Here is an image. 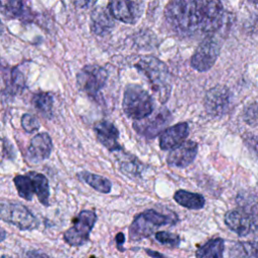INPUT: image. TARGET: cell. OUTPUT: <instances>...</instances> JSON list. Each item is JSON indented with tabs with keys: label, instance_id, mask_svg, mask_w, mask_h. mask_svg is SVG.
<instances>
[{
	"label": "cell",
	"instance_id": "obj_37",
	"mask_svg": "<svg viewBox=\"0 0 258 258\" xmlns=\"http://www.w3.org/2000/svg\"><path fill=\"white\" fill-rule=\"evenodd\" d=\"M3 30V26H2V24H1V22H0V32Z\"/></svg>",
	"mask_w": 258,
	"mask_h": 258
},
{
	"label": "cell",
	"instance_id": "obj_27",
	"mask_svg": "<svg viewBox=\"0 0 258 258\" xmlns=\"http://www.w3.org/2000/svg\"><path fill=\"white\" fill-rule=\"evenodd\" d=\"M0 12L7 18H17L23 13L21 0H0Z\"/></svg>",
	"mask_w": 258,
	"mask_h": 258
},
{
	"label": "cell",
	"instance_id": "obj_20",
	"mask_svg": "<svg viewBox=\"0 0 258 258\" xmlns=\"http://www.w3.org/2000/svg\"><path fill=\"white\" fill-rule=\"evenodd\" d=\"M225 243L222 238H214L196 251L197 258H224Z\"/></svg>",
	"mask_w": 258,
	"mask_h": 258
},
{
	"label": "cell",
	"instance_id": "obj_18",
	"mask_svg": "<svg viewBox=\"0 0 258 258\" xmlns=\"http://www.w3.org/2000/svg\"><path fill=\"white\" fill-rule=\"evenodd\" d=\"M114 27L113 15L109 9L98 7L92 12L91 29L98 35H105L109 33Z\"/></svg>",
	"mask_w": 258,
	"mask_h": 258
},
{
	"label": "cell",
	"instance_id": "obj_22",
	"mask_svg": "<svg viewBox=\"0 0 258 258\" xmlns=\"http://www.w3.org/2000/svg\"><path fill=\"white\" fill-rule=\"evenodd\" d=\"M173 199L180 206L191 210L202 209L205 205V198L202 195L186 191L183 189L177 190L174 194Z\"/></svg>",
	"mask_w": 258,
	"mask_h": 258
},
{
	"label": "cell",
	"instance_id": "obj_16",
	"mask_svg": "<svg viewBox=\"0 0 258 258\" xmlns=\"http://www.w3.org/2000/svg\"><path fill=\"white\" fill-rule=\"evenodd\" d=\"M94 131L96 133L98 141L108 150H121V146L118 143L119 131L113 125V123L109 121L98 122L94 126Z\"/></svg>",
	"mask_w": 258,
	"mask_h": 258
},
{
	"label": "cell",
	"instance_id": "obj_9",
	"mask_svg": "<svg viewBox=\"0 0 258 258\" xmlns=\"http://www.w3.org/2000/svg\"><path fill=\"white\" fill-rule=\"evenodd\" d=\"M225 223L239 236L258 233V217L246 211H229L225 215Z\"/></svg>",
	"mask_w": 258,
	"mask_h": 258
},
{
	"label": "cell",
	"instance_id": "obj_13",
	"mask_svg": "<svg viewBox=\"0 0 258 258\" xmlns=\"http://www.w3.org/2000/svg\"><path fill=\"white\" fill-rule=\"evenodd\" d=\"M231 105V94L225 87H215L211 89L205 98V107L207 112L213 117L225 115Z\"/></svg>",
	"mask_w": 258,
	"mask_h": 258
},
{
	"label": "cell",
	"instance_id": "obj_15",
	"mask_svg": "<svg viewBox=\"0 0 258 258\" xmlns=\"http://www.w3.org/2000/svg\"><path fill=\"white\" fill-rule=\"evenodd\" d=\"M52 150V141L46 132L34 135L27 147V157L32 162H40L49 157Z\"/></svg>",
	"mask_w": 258,
	"mask_h": 258
},
{
	"label": "cell",
	"instance_id": "obj_32",
	"mask_svg": "<svg viewBox=\"0 0 258 258\" xmlns=\"http://www.w3.org/2000/svg\"><path fill=\"white\" fill-rule=\"evenodd\" d=\"M74 2L79 8H90L97 2V0H74Z\"/></svg>",
	"mask_w": 258,
	"mask_h": 258
},
{
	"label": "cell",
	"instance_id": "obj_12",
	"mask_svg": "<svg viewBox=\"0 0 258 258\" xmlns=\"http://www.w3.org/2000/svg\"><path fill=\"white\" fill-rule=\"evenodd\" d=\"M218 42L213 38L205 39L197 48L191 57V66L199 72L210 70L219 55Z\"/></svg>",
	"mask_w": 258,
	"mask_h": 258
},
{
	"label": "cell",
	"instance_id": "obj_4",
	"mask_svg": "<svg viewBox=\"0 0 258 258\" xmlns=\"http://www.w3.org/2000/svg\"><path fill=\"white\" fill-rule=\"evenodd\" d=\"M122 107L127 117L140 120L152 114L153 101L150 95L141 87L129 85L124 92Z\"/></svg>",
	"mask_w": 258,
	"mask_h": 258
},
{
	"label": "cell",
	"instance_id": "obj_33",
	"mask_svg": "<svg viewBox=\"0 0 258 258\" xmlns=\"http://www.w3.org/2000/svg\"><path fill=\"white\" fill-rule=\"evenodd\" d=\"M27 258H50L47 254L38 251V250H31L26 253Z\"/></svg>",
	"mask_w": 258,
	"mask_h": 258
},
{
	"label": "cell",
	"instance_id": "obj_28",
	"mask_svg": "<svg viewBox=\"0 0 258 258\" xmlns=\"http://www.w3.org/2000/svg\"><path fill=\"white\" fill-rule=\"evenodd\" d=\"M120 168L124 174H139L142 170V163L135 158V156H129V160L123 158V161L120 162Z\"/></svg>",
	"mask_w": 258,
	"mask_h": 258
},
{
	"label": "cell",
	"instance_id": "obj_36",
	"mask_svg": "<svg viewBox=\"0 0 258 258\" xmlns=\"http://www.w3.org/2000/svg\"><path fill=\"white\" fill-rule=\"evenodd\" d=\"M6 237V232L0 227V242H2Z\"/></svg>",
	"mask_w": 258,
	"mask_h": 258
},
{
	"label": "cell",
	"instance_id": "obj_14",
	"mask_svg": "<svg viewBox=\"0 0 258 258\" xmlns=\"http://www.w3.org/2000/svg\"><path fill=\"white\" fill-rule=\"evenodd\" d=\"M198 153V144L194 141H184L172 148L167 155V163L170 166L185 167L190 164Z\"/></svg>",
	"mask_w": 258,
	"mask_h": 258
},
{
	"label": "cell",
	"instance_id": "obj_31",
	"mask_svg": "<svg viewBox=\"0 0 258 258\" xmlns=\"http://www.w3.org/2000/svg\"><path fill=\"white\" fill-rule=\"evenodd\" d=\"M21 126L24 131L28 133H32L39 129V122L33 115L24 114L21 117Z\"/></svg>",
	"mask_w": 258,
	"mask_h": 258
},
{
	"label": "cell",
	"instance_id": "obj_2",
	"mask_svg": "<svg viewBox=\"0 0 258 258\" xmlns=\"http://www.w3.org/2000/svg\"><path fill=\"white\" fill-rule=\"evenodd\" d=\"M136 68L147 78L151 89L158 95L161 102H165L169 96V73L166 66L153 56L141 58Z\"/></svg>",
	"mask_w": 258,
	"mask_h": 258
},
{
	"label": "cell",
	"instance_id": "obj_38",
	"mask_svg": "<svg viewBox=\"0 0 258 258\" xmlns=\"http://www.w3.org/2000/svg\"><path fill=\"white\" fill-rule=\"evenodd\" d=\"M249 1H251L253 3H258V0H249Z\"/></svg>",
	"mask_w": 258,
	"mask_h": 258
},
{
	"label": "cell",
	"instance_id": "obj_3",
	"mask_svg": "<svg viewBox=\"0 0 258 258\" xmlns=\"http://www.w3.org/2000/svg\"><path fill=\"white\" fill-rule=\"evenodd\" d=\"M174 215H164L155 210H146L137 215L129 227V237L138 241L149 237L157 228L176 222Z\"/></svg>",
	"mask_w": 258,
	"mask_h": 258
},
{
	"label": "cell",
	"instance_id": "obj_17",
	"mask_svg": "<svg viewBox=\"0 0 258 258\" xmlns=\"http://www.w3.org/2000/svg\"><path fill=\"white\" fill-rule=\"evenodd\" d=\"M188 135V125L185 122L178 123L163 130L159 137V146L162 150L172 149L183 142Z\"/></svg>",
	"mask_w": 258,
	"mask_h": 258
},
{
	"label": "cell",
	"instance_id": "obj_10",
	"mask_svg": "<svg viewBox=\"0 0 258 258\" xmlns=\"http://www.w3.org/2000/svg\"><path fill=\"white\" fill-rule=\"evenodd\" d=\"M150 115L133 123L135 131L146 138H153L161 133L163 128L171 120V115L166 109H160L153 116Z\"/></svg>",
	"mask_w": 258,
	"mask_h": 258
},
{
	"label": "cell",
	"instance_id": "obj_1",
	"mask_svg": "<svg viewBox=\"0 0 258 258\" xmlns=\"http://www.w3.org/2000/svg\"><path fill=\"white\" fill-rule=\"evenodd\" d=\"M168 23L181 33H191L198 27L196 0H172L165 9Z\"/></svg>",
	"mask_w": 258,
	"mask_h": 258
},
{
	"label": "cell",
	"instance_id": "obj_24",
	"mask_svg": "<svg viewBox=\"0 0 258 258\" xmlns=\"http://www.w3.org/2000/svg\"><path fill=\"white\" fill-rule=\"evenodd\" d=\"M3 79L6 85V91L11 95L20 93L24 88V78L17 69H9L8 72L5 69Z\"/></svg>",
	"mask_w": 258,
	"mask_h": 258
},
{
	"label": "cell",
	"instance_id": "obj_19",
	"mask_svg": "<svg viewBox=\"0 0 258 258\" xmlns=\"http://www.w3.org/2000/svg\"><path fill=\"white\" fill-rule=\"evenodd\" d=\"M230 253L233 258H258V233L251 241L235 243Z\"/></svg>",
	"mask_w": 258,
	"mask_h": 258
},
{
	"label": "cell",
	"instance_id": "obj_29",
	"mask_svg": "<svg viewBox=\"0 0 258 258\" xmlns=\"http://www.w3.org/2000/svg\"><path fill=\"white\" fill-rule=\"evenodd\" d=\"M155 239L163 244V245H168L170 247H177L179 245V237L175 234L165 232V231H160L155 234Z\"/></svg>",
	"mask_w": 258,
	"mask_h": 258
},
{
	"label": "cell",
	"instance_id": "obj_5",
	"mask_svg": "<svg viewBox=\"0 0 258 258\" xmlns=\"http://www.w3.org/2000/svg\"><path fill=\"white\" fill-rule=\"evenodd\" d=\"M0 218L21 231H31L39 225L37 218L25 206L19 203L0 204Z\"/></svg>",
	"mask_w": 258,
	"mask_h": 258
},
{
	"label": "cell",
	"instance_id": "obj_26",
	"mask_svg": "<svg viewBox=\"0 0 258 258\" xmlns=\"http://www.w3.org/2000/svg\"><path fill=\"white\" fill-rule=\"evenodd\" d=\"M13 181L18 195L26 201H31L34 194V188H33V183L31 178L27 174L16 175Z\"/></svg>",
	"mask_w": 258,
	"mask_h": 258
},
{
	"label": "cell",
	"instance_id": "obj_8",
	"mask_svg": "<svg viewBox=\"0 0 258 258\" xmlns=\"http://www.w3.org/2000/svg\"><path fill=\"white\" fill-rule=\"evenodd\" d=\"M108 78L105 69L97 64L85 66L77 76V83L88 96L96 98Z\"/></svg>",
	"mask_w": 258,
	"mask_h": 258
},
{
	"label": "cell",
	"instance_id": "obj_23",
	"mask_svg": "<svg viewBox=\"0 0 258 258\" xmlns=\"http://www.w3.org/2000/svg\"><path fill=\"white\" fill-rule=\"evenodd\" d=\"M79 177L97 191L108 194L111 190V181L102 175L91 173L89 171H82L79 173Z\"/></svg>",
	"mask_w": 258,
	"mask_h": 258
},
{
	"label": "cell",
	"instance_id": "obj_7",
	"mask_svg": "<svg viewBox=\"0 0 258 258\" xmlns=\"http://www.w3.org/2000/svg\"><path fill=\"white\" fill-rule=\"evenodd\" d=\"M199 28L204 32L217 30L223 21L224 9L220 0H197Z\"/></svg>",
	"mask_w": 258,
	"mask_h": 258
},
{
	"label": "cell",
	"instance_id": "obj_30",
	"mask_svg": "<svg viewBox=\"0 0 258 258\" xmlns=\"http://www.w3.org/2000/svg\"><path fill=\"white\" fill-rule=\"evenodd\" d=\"M243 119L248 125H258V103H252L245 108Z\"/></svg>",
	"mask_w": 258,
	"mask_h": 258
},
{
	"label": "cell",
	"instance_id": "obj_25",
	"mask_svg": "<svg viewBox=\"0 0 258 258\" xmlns=\"http://www.w3.org/2000/svg\"><path fill=\"white\" fill-rule=\"evenodd\" d=\"M32 104L46 118H50L52 115L53 99L49 93H38L32 98Z\"/></svg>",
	"mask_w": 258,
	"mask_h": 258
},
{
	"label": "cell",
	"instance_id": "obj_11",
	"mask_svg": "<svg viewBox=\"0 0 258 258\" xmlns=\"http://www.w3.org/2000/svg\"><path fill=\"white\" fill-rule=\"evenodd\" d=\"M109 10L114 18L133 24L142 14V2L141 0H110Z\"/></svg>",
	"mask_w": 258,
	"mask_h": 258
},
{
	"label": "cell",
	"instance_id": "obj_34",
	"mask_svg": "<svg viewBox=\"0 0 258 258\" xmlns=\"http://www.w3.org/2000/svg\"><path fill=\"white\" fill-rule=\"evenodd\" d=\"M115 240H116L117 248H118L120 251H122V252H123V251H124V248H123L122 246H123V244H124V242H125V236H124V234H123L122 232L118 233V234L116 235Z\"/></svg>",
	"mask_w": 258,
	"mask_h": 258
},
{
	"label": "cell",
	"instance_id": "obj_35",
	"mask_svg": "<svg viewBox=\"0 0 258 258\" xmlns=\"http://www.w3.org/2000/svg\"><path fill=\"white\" fill-rule=\"evenodd\" d=\"M145 252L150 256V257H153V258H165L162 254H160L159 252H156V251H153V250H149V249H146Z\"/></svg>",
	"mask_w": 258,
	"mask_h": 258
},
{
	"label": "cell",
	"instance_id": "obj_6",
	"mask_svg": "<svg viewBox=\"0 0 258 258\" xmlns=\"http://www.w3.org/2000/svg\"><path fill=\"white\" fill-rule=\"evenodd\" d=\"M97 221L94 211H82L74 220V225L63 233V240L70 246H82L90 237V233Z\"/></svg>",
	"mask_w": 258,
	"mask_h": 258
},
{
	"label": "cell",
	"instance_id": "obj_21",
	"mask_svg": "<svg viewBox=\"0 0 258 258\" xmlns=\"http://www.w3.org/2000/svg\"><path fill=\"white\" fill-rule=\"evenodd\" d=\"M27 175L31 178L34 188V194H36L38 201L43 206H48V199H49V185L47 178L38 172L30 171L27 173Z\"/></svg>",
	"mask_w": 258,
	"mask_h": 258
}]
</instances>
